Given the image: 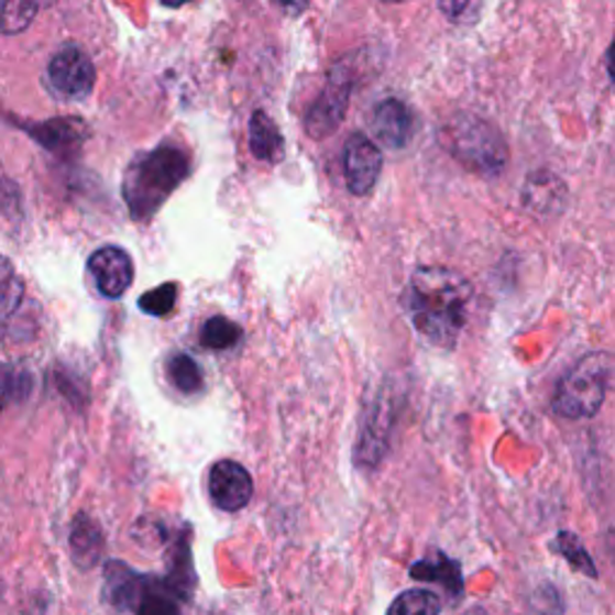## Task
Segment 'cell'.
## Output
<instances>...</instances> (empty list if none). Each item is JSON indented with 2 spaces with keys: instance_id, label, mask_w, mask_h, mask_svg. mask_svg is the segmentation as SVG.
I'll return each mask as SVG.
<instances>
[{
  "instance_id": "f546056e",
  "label": "cell",
  "mask_w": 615,
  "mask_h": 615,
  "mask_svg": "<svg viewBox=\"0 0 615 615\" xmlns=\"http://www.w3.org/2000/svg\"><path fill=\"white\" fill-rule=\"evenodd\" d=\"M162 6H166V8H183V6H188V3H193V0H160Z\"/></svg>"
},
{
  "instance_id": "52a82bcc",
  "label": "cell",
  "mask_w": 615,
  "mask_h": 615,
  "mask_svg": "<svg viewBox=\"0 0 615 615\" xmlns=\"http://www.w3.org/2000/svg\"><path fill=\"white\" fill-rule=\"evenodd\" d=\"M383 172V152L363 133L349 135L344 145V178L347 188L356 198L369 195Z\"/></svg>"
},
{
  "instance_id": "603a6c76",
  "label": "cell",
  "mask_w": 615,
  "mask_h": 615,
  "mask_svg": "<svg viewBox=\"0 0 615 615\" xmlns=\"http://www.w3.org/2000/svg\"><path fill=\"white\" fill-rule=\"evenodd\" d=\"M24 282L15 265L8 257L0 255V320L10 318L22 306Z\"/></svg>"
},
{
  "instance_id": "277c9868",
  "label": "cell",
  "mask_w": 615,
  "mask_h": 615,
  "mask_svg": "<svg viewBox=\"0 0 615 615\" xmlns=\"http://www.w3.org/2000/svg\"><path fill=\"white\" fill-rule=\"evenodd\" d=\"M440 140L457 162L481 176L501 174L507 164V145L491 123L471 113L454 116L442 128Z\"/></svg>"
},
{
  "instance_id": "5bb4252c",
  "label": "cell",
  "mask_w": 615,
  "mask_h": 615,
  "mask_svg": "<svg viewBox=\"0 0 615 615\" xmlns=\"http://www.w3.org/2000/svg\"><path fill=\"white\" fill-rule=\"evenodd\" d=\"M142 578H145V574H138L133 568H128L125 562L111 560L107 562V570H103V596H107L109 604L118 611H130L138 598Z\"/></svg>"
},
{
  "instance_id": "9c48e42d",
  "label": "cell",
  "mask_w": 615,
  "mask_h": 615,
  "mask_svg": "<svg viewBox=\"0 0 615 615\" xmlns=\"http://www.w3.org/2000/svg\"><path fill=\"white\" fill-rule=\"evenodd\" d=\"M89 274L107 298H121L133 284V260L118 245H103L89 257Z\"/></svg>"
},
{
  "instance_id": "f1b7e54d",
  "label": "cell",
  "mask_w": 615,
  "mask_h": 615,
  "mask_svg": "<svg viewBox=\"0 0 615 615\" xmlns=\"http://www.w3.org/2000/svg\"><path fill=\"white\" fill-rule=\"evenodd\" d=\"M10 387H12V381H10V375H0V409H3V404L10 395Z\"/></svg>"
},
{
  "instance_id": "8fae6325",
  "label": "cell",
  "mask_w": 615,
  "mask_h": 615,
  "mask_svg": "<svg viewBox=\"0 0 615 615\" xmlns=\"http://www.w3.org/2000/svg\"><path fill=\"white\" fill-rule=\"evenodd\" d=\"M521 200L525 207L531 209L539 217H553L562 212V207L568 202V188L558 176L539 172L527 178V186L521 190Z\"/></svg>"
},
{
  "instance_id": "1f68e13d",
  "label": "cell",
  "mask_w": 615,
  "mask_h": 615,
  "mask_svg": "<svg viewBox=\"0 0 615 615\" xmlns=\"http://www.w3.org/2000/svg\"><path fill=\"white\" fill-rule=\"evenodd\" d=\"M383 3H404V0H383Z\"/></svg>"
},
{
  "instance_id": "44dd1931",
  "label": "cell",
  "mask_w": 615,
  "mask_h": 615,
  "mask_svg": "<svg viewBox=\"0 0 615 615\" xmlns=\"http://www.w3.org/2000/svg\"><path fill=\"white\" fill-rule=\"evenodd\" d=\"M44 0H3L0 3V30L6 34H20L30 28L42 10Z\"/></svg>"
},
{
  "instance_id": "484cf974",
  "label": "cell",
  "mask_w": 615,
  "mask_h": 615,
  "mask_svg": "<svg viewBox=\"0 0 615 615\" xmlns=\"http://www.w3.org/2000/svg\"><path fill=\"white\" fill-rule=\"evenodd\" d=\"M176 298H178V284L166 282L162 286H156V289L142 294L140 310L154 318H164L176 308Z\"/></svg>"
},
{
  "instance_id": "3957f363",
  "label": "cell",
  "mask_w": 615,
  "mask_h": 615,
  "mask_svg": "<svg viewBox=\"0 0 615 615\" xmlns=\"http://www.w3.org/2000/svg\"><path fill=\"white\" fill-rule=\"evenodd\" d=\"M613 375V359L608 351L586 353L578 365H572L562 377L553 397V411L570 421L592 418L604 407Z\"/></svg>"
},
{
  "instance_id": "d6986e66",
  "label": "cell",
  "mask_w": 615,
  "mask_h": 615,
  "mask_svg": "<svg viewBox=\"0 0 615 615\" xmlns=\"http://www.w3.org/2000/svg\"><path fill=\"white\" fill-rule=\"evenodd\" d=\"M130 611H135V615H180V598L164 584V580L145 574Z\"/></svg>"
},
{
  "instance_id": "d4e9b609",
  "label": "cell",
  "mask_w": 615,
  "mask_h": 615,
  "mask_svg": "<svg viewBox=\"0 0 615 615\" xmlns=\"http://www.w3.org/2000/svg\"><path fill=\"white\" fill-rule=\"evenodd\" d=\"M553 551L565 558L574 570L584 572L586 578H592V580L598 578V570L594 565V560H592V556L586 553V548L580 541V536H574L570 531H560L553 539Z\"/></svg>"
},
{
  "instance_id": "7a4b0ae2",
  "label": "cell",
  "mask_w": 615,
  "mask_h": 615,
  "mask_svg": "<svg viewBox=\"0 0 615 615\" xmlns=\"http://www.w3.org/2000/svg\"><path fill=\"white\" fill-rule=\"evenodd\" d=\"M190 174L188 154L176 145H160L140 154L123 176V200L135 221H147Z\"/></svg>"
},
{
  "instance_id": "6da1fadb",
  "label": "cell",
  "mask_w": 615,
  "mask_h": 615,
  "mask_svg": "<svg viewBox=\"0 0 615 615\" xmlns=\"http://www.w3.org/2000/svg\"><path fill=\"white\" fill-rule=\"evenodd\" d=\"M469 279L448 267H418L404 298L416 332L436 347H454L466 322L471 300Z\"/></svg>"
},
{
  "instance_id": "4dcf8cb0",
  "label": "cell",
  "mask_w": 615,
  "mask_h": 615,
  "mask_svg": "<svg viewBox=\"0 0 615 615\" xmlns=\"http://www.w3.org/2000/svg\"><path fill=\"white\" fill-rule=\"evenodd\" d=\"M464 615H488V611L481 608V606H474V608H469Z\"/></svg>"
},
{
  "instance_id": "83f0119b",
  "label": "cell",
  "mask_w": 615,
  "mask_h": 615,
  "mask_svg": "<svg viewBox=\"0 0 615 615\" xmlns=\"http://www.w3.org/2000/svg\"><path fill=\"white\" fill-rule=\"evenodd\" d=\"M308 3L310 0H274V6H279L286 15H292V18L304 15V12L308 10Z\"/></svg>"
},
{
  "instance_id": "e0dca14e",
  "label": "cell",
  "mask_w": 615,
  "mask_h": 615,
  "mask_svg": "<svg viewBox=\"0 0 615 615\" xmlns=\"http://www.w3.org/2000/svg\"><path fill=\"white\" fill-rule=\"evenodd\" d=\"M70 553L77 568H95L103 556V534L95 519L77 515L70 527Z\"/></svg>"
},
{
  "instance_id": "ba28073f",
  "label": "cell",
  "mask_w": 615,
  "mask_h": 615,
  "mask_svg": "<svg viewBox=\"0 0 615 615\" xmlns=\"http://www.w3.org/2000/svg\"><path fill=\"white\" fill-rule=\"evenodd\" d=\"M207 491L212 503L224 513H239L253 498V479L239 462L221 460L209 469Z\"/></svg>"
},
{
  "instance_id": "2e32d148",
  "label": "cell",
  "mask_w": 615,
  "mask_h": 615,
  "mask_svg": "<svg viewBox=\"0 0 615 615\" xmlns=\"http://www.w3.org/2000/svg\"><path fill=\"white\" fill-rule=\"evenodd\" d=\"M28 133L42 147H46L51 152H65V150L80 145L87 135V130H85V123L77 121V118H54V121L28 125Z\"/></svg>"
},
{
  "instance_id": "7c38bea8",
  "label": "cell",
  "mask_w": 615,
  "mask_h": 615,
  "mask_svg": "<svg viewBox=\"0 0 615 615\" xmlns=\"http://www.w3.org/2000/svg\"><path fill=\"white\" fill-rule=\"evenodd\" d=\"M248 147L255 160L265 164H279L284 160V138L265 111H255L248 121Z\"/></svg>"
},
{
  "instance_id": "cb8c5ba5",
  "label": "cell",
  "mask_w": 615,
  "mask_h": 615,
  "mask_svg": "<svg viewBox=\"0 0 615 615\" xmlns=\"http://www.w3.org/2000/svg\"><path fill=\"white\" fill-rule=\"evenodd\" d=\"M440 596L428 589H409L399 594L387 611V615H440Z\"/></svg>"
},
{
  "instance_id": "30bf717a",
  "label": "cell",
  "mask_w": 615,
  "mask_h": 615,
  "mask_svg": "<svg viewBox=\"0 0 615 615\" xmlns=\"http://www.w3.org/2000/svg\"><path fill=\"white\" fill-rule=\"evenodd\" d=\"M411 111L399 99H385L373 113V133L389 150H402L411 138Z\"/></svg>"
},
{
  "instance_id": "7402d4cb",
  "label": "cell",
  "mask_w": 615,
  "mask_h": 615,
  "mask_svg": "<svg viewBox=\"0 0 615 615\" xmlns=\"http://www.w3.org/2000/svg\"><path fill=\"white\" fill-rule=\"evenodd\" d=\"M241 337H243V330H241L239 322H233L224 316H215L202 325L200 344L205 349H212V351H224V349H231V347L239 344Z\"/></svg>"
},
{
  "instance_id": "9a60e30c",
  "label": "cell",
  "mask_w": 615,
  "mask_h": 615,
  "mask_svg": "<svg viewBox=\"0 0 615 615\" xmlns=\"http://www.w3.org/2000/svg\"><path fill=\"white\" fill-rule=\"evenodd\" d=\"M172 546H168V574L164 578V584L172 592L186 601L193 592L195 584V572H193V558H190V541H188V529H183L180 536H172Z\"/></svg>"
},
{
  "instance_id": "5b68a950",
  "label": "cell",
  "mask_w": 615,
  "mask_h": 615,
  "mask_svg": "<svg viewBox=\"0 0 615 615\" xmlns=\"http://www.w3.org/2000/svg\"><path fill=\"white\" fill-rule=\"evenodd\" d=\"M351 89H353L351 68L334 65L330 75H327V83L318 99L310 103V109L306 113V133L312 140H325L337 133L349 109Z\"/></svg>"
},
{
  "instance_id": "ac0fdd59",
  "label": "cell",
  "mask_w": 615,
  "mask_h": 615,
  "mask_svg": "<svg viewBox=\"0 0 615 615\" xmlns=\"http://www.w3.org/2000/svg\"><path fill=\"white\" fill-rule=\"evenodd\" d=\"M411 578L418 582H436L448 589L452 598H460L464 582H462V568L460 562L450 560L448 556H436L433 560H418L411 565Z\"/></svg>"
},
{
  "instance_id": "4fadbf2b",
  "label": "cell",
  "mask_w": 615,
  "mask_h": 615,
  "mask_svg": "<svg viewBox=\"0 0 615 615\" xmlns=\"http://www.w3.org/2000/svg\"><path fill=\"white\" fill-rule=\"evenodd\" d=\"M392 426V407L389 402H377V407L371 411L369 424H363L361 438H359V462L375 466L383 460L387 448V430Z\"/></svg>"
},
{
  "instance_id": "ffe728a7",
  "label": "cell",
  "mask_w": 615,
  "mask_h": 615,
  "mask_svg": "<svg viewBox=\"0 0 615 615\" xmlns=\"http://www.w3.org/2000/svg\"><path fill=\"white\" fill-rule=\"evenodd\" d=\"M166 375H168V381H172V385L178 392H183V395H195V392H200L205 387V375H202L198 361L183 351L174 353V356H168Z\"/></svg>"
},
{
  "instance_id": "8992f818",
  "label": "cell",
  "mask_w": 615,
  "mask_h": 615,
  "mask_svg": "<svg viewBox=\"0 0 615 615\" xmlns=\"http://www.w3.org/2000/svg\"><path fill=\"white\" fill-rule=\"evenodd\" d=\"M48 85L63 99H85L97 80L95 63L80 46H63L48 61Z\"/></svg>"
},
{
  "instance_id": "4316f807",
  "label": "cell",
  "mask_w": 615,
  "mask_h": 615,
  "mask_svg": "<svg viewBox=\"0 0 615 615\" xmlns=\"http://www.w3.org/2000/svg\"><path fill=\"white\" fill-rule=\"evenodd\" d=\"M483 0H440L442 15L448 18L452 24H476L481 18Z\"/></svg>"
}]
</instances>
